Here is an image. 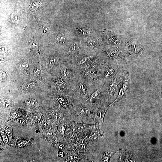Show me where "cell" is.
<instances>
[{"mask_svg":"<svg viewBox=\"0 0 162 162\" xmlns=\"http://www.w3.org/2000/svg\"><path fill=\"white\" fill-rule=\"evenodd\" d=\"M104 64V62L97 55L87 64L76 69L93 92L103 85Z\"/></svg>","mask_w":162,"mask_h":162,"instance_id":"obj_1","label":"cell"},{"mask_svg":"<svg viewBox=\"0 0 162 162\" xmlns=\"http://www.w3.org/2000/svg\"><path fill=\"white\" fill-rule=\"evenodd\" d=\"M72 89L76 98L83 101L93 92L79 75L74 83Z\"/></svg>","mask_w":162,"mask_h":162,"instance_id":"obj_2","label":"cell"},{"mask_svg":"<svg viewBox=\"0 0 162 162\" xmlns=\"http://www.w3.org/2000/svg\"><path fill=\"white\" fill-rule=\"evenodd\" d=\"M105 95L102 86L93 92L82 104L85 107L91 109L98 106L100 102L102 97Z\"/></svg>","mask_w":162,"mask_h":162,"instance_id":"obj_3","label":"cell"},{"mask_svg":"<svg viewBox=\"0 0 162 162\" xmlns=\"http://www.w3.org/2000/svg\"><path fill=\"white\" fill-rule=\"evenodd\" d=\"M86 54L84 49L80 44L73 43L68 49V62L74 63Z\"/></svg>","mask_w":162,"mask_h":162,"instance_id":"obj_4","label":"cell"},{"mask_svg":"<svg viewBox=\"0 0 162 162\" xmlns=\"http://www.w3.org/2000/svg\"><path fill=\"white\" fill-rule=\"evenodd\" d=\"M118 64L113 62H105L103 85L109 82L116 74L118 71Z\"/></svg>","mask_w":162,"mask_h":162,"instance_id":"obj_5","label":"cell"},{"mask_svg":"<svg viewBox=\"0 0 162 162\" xmlns=\"http://www.w3.org/2000/svg\"><path fill=\"white\" fill-rule=\"evenodd\" d=\"M129 74L128 73L126 74L123 80L122 85L118 92V96L115 100L108 106L110 107L116 102L124 97L126 94L128 88Z\"/></svg>","mask_w":162,"mask_h":162,"instance_id":"obj_6","label":"cell"},{"mask_svg":"<svg viewBox=\"0 0 162 162\" xmlns=\"http://www.w3.org/2000/svg\"><path fill=\"white\" fill-rule=\"evenodd\" d=\"M100 108L98 109V114L95 122L96 128L98 134L102 135L103 130V120L104 116H102V110Z\"/></svg>","mask_w":162,"mask_h":162,"instance_id":"obj_7","label":"cell"},{"mask_svg":"<svg viewBox=\"0 0 162 162\" xmlns=\"http://www.w3.org/2000/svg\"><path fill=\"white\" fill-rule=\"evenodd\" d=\"M60 62L59 57L56 55L51 56L48 59V63L51 68H57L60 65Z\"/></svg>","mask_w":162,"mask_h":162,"instance_id":"obj_8","label":"cell"},{"mask_svg":"<svg viewBox=\"0 0 162 162\" xmlns=\"http://www.w3.org/2000/svg\"><path fill=\"white\" fill-rule=\"evenodd\" d=\"M27 106L31 108H35L40 105V102L38 100L34 99H30L26 101Z\"/></svg>","mask_w":162,"mask_h":162,"instance_id":"obj_9","label":"cell"},{"mask_svg":"<svg viewBox=\"0 0 162 162\" xmlns=\"http://www.w3.org/2000/svg\"><path fill=\"white\" fill-rule=\"evenodd\" d=\"M35 86V84L33 82H29L23 84L22 88L25 90L28 91L32 89Z\"/></svg>","mask_w":162,"mask_h":162,"instance_id":"obj_10","label":"cell"},{"mask_svg":"<svg viewBox=\"0 0 162 162\" xmlns=\"http://www.w3.org/2000/svg\"><path fill=\"white\" fill-rule=\"evenodd\" d=\"M30 49L32 50H37L38 47V42L33 39L30 40L29 42Z\"/></svg>","mask_w":162,"mask_h":162,"instance_id":"obj_11","label":"cell"},{"mask_svg":"<svg viewBox=\"0 0 162 162\" xmlns=\"http://www.w3.org/2000/svg\"><path fill=\"white\" fill-rule=\"evenodd\" d=\"M58 100L60 104L64 108L68 107L69 104L67 100L62 97H58Z\"/></svg>","mask_w":162,"mask_h":162,"instance_id":"obj_12","label":"cell"},{"mask_svg":"<svg viewBox=\"0 0 162 162\" xmlns=\"http://www.w3.org/2000/svg\"><path fill=\"white\" fill-rule=\"evenodd\" d=\"M113 153L110 151L106 152L103 157L102 160L104 162H108L110 158L113 154Z\"/></svg>","mask_w":162,"mask_h":162,"instance_id":"obj_13","label":"cell"},{"mask_svg":"<svg viewBox=\"0 0 162 162\" xmlns=\"http://www.w3.org/2000/svg\"><path fill=\"white\" fill-rule=\"evenodd\" d=\"M65 40V38L61 35H58L56 38V45L62 44L64 43Z\"/></svg>","mask_w":162,"mask_h":162,"instance_id":"obj_14","label":"cell"},{"mask_svg":"<svg viewBox=\"0 0 162 162\" xmlns=\"http://www.w3.org/2000/svg\"><path fill=\"white\" fill-rule=\"evenodd\" d=\"M50 26L48 24H44L41 26L40 29L44 33L49 32L50 30Z\"/></svg>","mask_w":162,"mask_h":162,"instance_id":"obj_15","label":"cell"},{"mask_svg":"<svg viewBox=\"0 0 162 162\" xmlns=\"http://www.w3.org/2000/svg\"><path fill=\"white\" fill-rule=\"evenodd\" d=\"M2 103L3 106L5 108H8L10 106V102L9 100L7 99H3L2 100Z\"/></svg>","mask_w":162,"mask_h":162,"instance_id":"obj_16","label":"cell"},{"mask_svg":"<svg viewBox=\"0 0 162 162\" xmlns=\"http://www.w3.org/2000/svg\"><path fill=\"white\" fill-rule=\"evenodd\" d=\"M27 144V141L24 140H20L18 142V146L20 147H22L26 145Z\"/></svg>","mask_w":162,"mask_h":162,"instance_id":"obj_17","label":"cell"},{"mask_svg":"<svg viewBox=\"0 0 162 162\" xmlns=\"http://www.w3.org/2000/svg\"><path fill=\"white\" fill-rule=\"evenodd\" d=\"M20 67L23 69H27L29 68V64L26 62H22L20 64Z\"/></svg>","mask_w":162,"mask_h":162,"instance_id":"obj_18","label":"cell"},{"mask_svg":"<svg viewBox=\"0 0 162 162\" xmlns=\"http://www.w3.org/2000/svg\"><path fill=\"white\" fill-rule=\"evenodd\" d=\"M50 124L49 122L47 120H44L43 123V126L44 127H48Z\"/></svg>","mask_w":162,"mask_h":162,"instance_id":"obj_19","label":"cell"},{"mask_svg":"<svg viewBox=\"0 0 162 162\" xmlns=\"http://www.w3.org/2000/svg\"><path fill=\"white\" fill-rule=\"evenodd\" d=\"M7 51V48L3 46H1L0 52H5Z\"/></svg>","mask_w":162,"mask_h":162,"instance_id":"obj_20","label":"cell"},{"mask_svg":"<svg viewBox=\"0 0 162 162\" xmlns=\"http://www.w3.org/2000/svg\"><path fill=\"white\" fill-rule=\"evenodd\" d=\"M3 140H4V141L5 143H7L8 142V138L7 137V136H6L5 135H4L3 136Z\"/></svg>","mask_w":162,"mask_h":162,"instance_id":"obj_21","label":"cell"},{"mask_svg":"<svg viewBox=\"0 0 162 162\" xmlns=\"http://www.w3.org/2000/svg\"><path fill=\"white\" fill-rule=\"evenodd\" d=\"M18 122L21 124H23L25 122L24 119L22 118H19L18 119Z\"/></svg>","mask_w":162,"mask_h":162,"instance_id":"obj_22","label":"cell"},{"mask_svg":"<svg viewBox=\"0 0 162 162\" xmlns=\"http://www.w3.org/2000/svg\"><path fill=\"white\" fill-rule=\"evenodd\" d=\"M58 155L60 157H63L64 156V153L63 152H59Z\"/></svg>","mask_w":162,"mask_h":162,"instance_id":"obj_23","label":"cell"},{"mask_svg":"<svg viewBox=\"0 0 162 162\" xmlns=\"http://www.w3.org/2000/svg\"><path fill=\"white\" fill-rule=\"evenodd\" d=\"M64 145L63 144H58V147L59 148H60V149H62L64 147Z\"/></svg>","mask_w":162,"mask_h":162,"instance_id":"obj_24","label":"cell"},{"mask_svg":"<svg viewBox=\"0 0 162 162\" xmlns=\"http://www.w3.org/2000/svg\"><path fill=\"white\" fill-rule=\"evenodd\" d=\"M0 63L2 64H5L6 62L5 61H4V60L3 61H2V60H1Z\"/></svg>","mask_w":162,"mask_h":162,"instance_id":"obj_25","label":"cell"},{"mask_svg":"<svg viewBox=\"0 0 162 162\" xmlns=\"http://www.w3.org/2000/svg\"><path fill=\"white\" fill-rule=\"evenodd\" d=\"M35 132L37 133H38L39 132V131L38 130H35Z\"/></svg>","mask_w":162,"mask_h":162,"instance_id":"obj_26","label":"cell"}]
</instances>
